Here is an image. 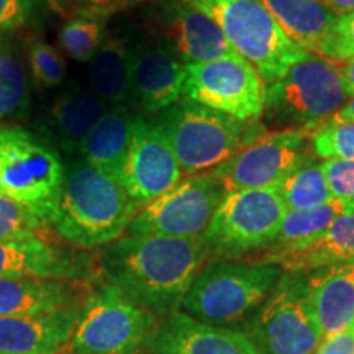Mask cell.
<instances>
[{
  "label": "cell",
  "instance_id": "obj_1",
  "mask_svg": "<svg viewBox=\"0 0 354 354\" xmlns=\"http://www.w3.org/2000/svg\"><path fill=\"white\" fill-rule=\"evenodd\" d=\"M210 251L203 238L123 236L104 246L99 271L105 282L140 307L167 317L183 300Z\"/></svg>",
  "mask_w": 354,
  "mask_h": 354
},
{
  "label": "cell",
  "instance_id": "obj_2",
  "mask_svg": "<svg viewBox=\"0 0 354 354\" xmlns=\"http://www.w3.org/2000/svg\"><path fill=\"white\" fill-rule=\"evenodd\" d=\"M138 210L117 179L82 159L64 172L51 227L76 248L107 246L122 238Z\"/></svg>",
  "mask_w": 354,
  "mask_h": 354
},
{
  "label": "cell",
  "instance_id": "obj_3",
  "mask_svg": "<svg viewBox=\"0 0 354 354\" xmlns=\"http://www.w3.org/2000/svg\"><path fill=\"white\" fill-rule=\"evenodd\" d=\"M282 276L284 271L276 264L215 261L198 271L180 312L207 325L241 330Z\"/></svg>",
  "mask_w": 354,
  "mask_h": 354
},
{
  "label": "cell",
  "instance_id": "obj_4",
  "mask_svg": "<svg viewBox=\"0 0 354 354\" xmlns=\"http://www.w3.org/2000/svg\"><path fill=\"white\" fill-rule=\"evenodd\" d=\"M158 125L185 176L215 171L266 133L256 120L241 122L189 99L165 110Z\"/></svg>",
  "mask_w": 354,
  "mask_h": 354
},
{
  "label": "cell",
  "instance_id": "obj_5",
  "mask_svg": "<svg viewBox=\"0 0 354 354\" xmlns=\"http://www.w3.org/2000/svg\"><path fill=\"white\" fill-rule=\"evenodd\" d=\"M215 21L232 50L246 59L263 82H277L308 55L284 33L258 0H183Z\"/></svg>",
  "mask_w": 354,
  "mask_h": 354
},
{
  "label": "cell",
  "instance_id": "obj_6",
  "mask_svg": "<svg viewBox=\"0 0 354 354\" xmlns=\"http://www.w3.org/2000/svg\"><path fill=\"white\" fill-rule=\"evenodd\" d=\"M348 100L338 63L308 53L266 87L263 113L268 120L290 127L289 130L312 135Z\"/></svg>",
  "mask_w": 354,
  "mask_h": 354
},
{
  "label": "cell",
  "instance_id": "obj_7",
  "mask_svg": "<svg viewBox=\"0 0 354 354\" xmlns=\"http://www.w3.org/2000/svg\"><path fill=\"white\" fill-rule=\"evenodd\" d=\"M64 166L59 154L33 133L0 127V192L28 209L44 225L53 223Z\"/></svg>",
  "mask_w": 354,
  "mask_h": 354
},
{
  "label": "cell",
  "instance_id": "obj_8",
  "mask_svg": "<svg viewBox=\"0 0 354 354\" xmlns=\"http://www.w3.org/2000/svg\"><path fill=\"white\" fill-rule=\"evenodd\" d=\"M156 315L105 282L91 290L79 308L69 342L71 354H138L149 348Z\"/></svg>",
  "mask_w": 354,
  "mask_h": 354
},
{
  "label": "cell",
  "instance_id": "obj_9",
  "mask_svg": "<svg viewBox=\"0 0 354 354\" xmlns=\"http://www.w3.org/2000/svg\"><path fill=\"white\" fill-rule=\"evenodd\" d=\"M241 331L259 354H315L323 335L310 305L305 272H284Z\"/></svg>",
  "mask_w": 354,
  "mask_h": 354
},
{
  "label": "cell",
  "instance_id": "obj_10",
  "mask_svg": "<svg viewBox=\"0 0 354 354\" xmlns=\"http://www.w3.org/2000/svg\"><path fill=\"white\" fill-rule=\"evenodd\" d=\"M287 209L277 187L228 192L216 209L203 241L223 259L268 250L276 241Z\"/></svg>",
  "mask_w": 354,
  "mask_h": 354
},
{
  "label": "cell",
  "instance_id": "obj_11",
  "mask_svg": "<svg viewBox=\"0 0 354 354\" xmlns=\"http://www.w3.org/2000/svg\"><path fill=\"white\" fill-rule=\"evenodd\" d=\"M225 196L223 184L212 172L189 176L141 207L127 230L128 236L203 238Z\"/></svg>",
  "mask_w": 354,
  "mask_h": 354
},
{
  "label": "cell",
  "instance_id": "obj_12",
  "mask_svg": "<svg viewBox=\"0 0 354 354\" xmlns=\"http://www.w3.org/2000/svg\"><path fill=\"white\" fill-rule=\"evenodd\" d=\"M264 91L256 69L236 53L209 63L185 64L184 95L241 122L263 115Z\"/></svg>",
  "mask_w": 354,
  "mask_h": 354
},
{
  "label": "cell",
  "instance_id": "obj_13",
  "mask_svg": "<svg viewBox=\"0 0 354 354\" xmlns=\"http://www.w3.org/2000/svg\"><path fill=\"white\" fill-rule=\"evenodd\" d=\"M307 138L310 135L304 130L266 131L212 174L218 177L227 194L277 187L302 159Z\"/></svg>",
  "mask_w": 354,
  "mask_h": 354
},
{
  "label": "cell",
  "instance_id": "obj_14",
  "mask_svg": "<svg viewBox=\"0 0 354 354\" xmlns=\"http://www.w3.org/2000/svg\"><path fill=\"white\" fill-rule=\"evenodd\" d=\"M179 162L158 123L133 117L131 136L118 183L136 205L153 202L180 183Z\"/></svg>",
  "mask_w": 354,
  "mask_h": 354
},
{
  "label": "cell",
  "instance_id": "obj_15",
  "mask_svg": "<svg viewBox=\"0 0 354 354\" xmlns=\"http://www.w3.org/2000/svg\"><path fill=\"white\" fill-rule=\"evenodd\" d=\"M94 274L92 261L79 251L59 248L43 238L0 241V279H61L86 282Z\"/></svg>",
  "mask_w": 354,
  "mask_h": 354
},
{
  "label": "cell",
  "instance_id": "obj_16",
  "mask_svg": "<svg viewBox=\"0 0 354 354\" xmlns=\"http://www.w3.org/2000/svg\"><path fill=\"white\" fill-rule=\"evenodd\" d=\"M185 64L166 43L133 48L130 97L145 113L165 112L184 95Z\"/></svg>",
  "mask_w": 354,
  "mask_h": 354
},
{
  "label": "cell",
  "instance_id": "obj_17",
  "mask_svg": "<svg viewBox=\"0 0 354 354\" xmlns=\"http://www.w3.org/2000/svg\"><path fill=\"white\" fill-rule=\"evenodd\" d=\"M149 351L153 354H259L245 331L207 325L177 312L159 323Z\"/></svg>",
  "mask_w": 354,
  "mask_h": 354
},
{
  "label": "cell",
  "instance_id": "obj_18",
  "mask_svg": "<svg viewBox=\"0 0 354 354\" xmlns=\"http://www.w3.org/2000/svg\"><path fill=\"white\" fill-rule=\"evenodd\" d=\"M166 44L184 64H201L233 55L228 39L214 20L183 0L162 3Z\"/></svg>",
  "mask_w": 354,
  "mask_h": 354
},
{
  "label": "cell",
  "instance_id": "obj_19",
  "mask_svg": "<svg viewBox=\"0 0 354 354\" xmlns=\"http://www.w3.org/2000/svg\"><path fill=\"white\" fill-rule=\"evenodd\" d=\"M81 305L21 317H0V353L61 354L69 346Z\"/></svg>",
  "mask_w": 354,
  "mask_h": 354
},
{
  "label": "cell",
  "instance_id": "obj_20",
  "mask_svg": "<svg viewBox=\"0 0 354 354\" xmlns=\"http://www.w3.org/2000/svg\"><path fill=\"white\" fill-rule=\"evenodd\" d=\"M308 299L323 338L354 325V261L305 272Z\"/></svg>",
  "mask_w": 354,
  "mask_h": 354
},
{
  "label": "cell",
  "instance_id": "obj_21",
  "mask_svg": "<svg viewBox=\"0 0 354 354\" xmlns=\"http://www.w3.org/2000/svg\"><path fill=\"white\" fill-rule=\"evenodd\" d=\"M86 282L61 279H0V317H21L81 305Z\"/></svg>",
  "mask_w": 354,
  "mask_h": 354
},
{
  "label": "cell",
  "instance_id": "obj_22",
  "mask_svg": "<svg viewBox=\"0 0 354 354\" xmlns=\"http://www.w3.org/2000/svg\"><path fill=\"white\" fill-rule=\"evenodd\" d=\"M109 105L94 92L73 86L63 92L48 113V130L64 151H79L86 136L94 130Z\"/></svg>",
  "mask_w": 354,
  "mask_h": 354
},
{
  "label": "cell",
  "instance_id": "obj_23",
  "mask_svg": "<svg viewBox=\"0 0 354 354\" xmlns=\"http://www.w3.org/2000/svg\"><path fill=\"white\" fill-rule=\"evenodd\" d=\"M351 212H354L353 207L338 198L310 210H287L276 241L268 248L258 263L279 266L282 259L299 253L320 238L335 220Z\"/></svg>",
  "mask_w": 354,
  "mask_h": 354
},
{
  "label": "cell",
  "instance_id": "obj_24",
  "mask_svg": "<svg viewBox=\"0 0 354 354\" xmlns=\"http://www.w3.org/2000/svg\"><path fill=\"white\" fill-rule=\"evenodd\" d=\"M292 41L312 55H320L336 15L318 0H258Z\"/></svg>",
  "mask_w": 354,
  "mask_h": 354
},
{
  "label": "cell",
  "instance_id": "obj_25",
  "mask_svg": "<svg viewBox=\"0 0 354 354\" xmlns=\"http://www.w3.org/2000/svg\"><path fill=\"white\" fill-rule=\"evenodd\" d=\"M131 125L133 117L123 105L110 107L81 143L79 153L84 161L118 180L130 145Z\"/></svg>",
  "mask_w": 354,
  "mask_h": 354
},
{
  "label": "cell",
  "instance_id": "obj_26",
  "mask_svg": "<svg viewBox=\"0 0 354 354\" xmlns=\"http://www.w3.org/2000/svg\"><path fill=\"white\" fill-rule=\"evenodd\" d=\"M133 48L122 38H105L88 64L91 91L109 107L123 105L130 97Z\"/></svg>",
  "mask_w": 354,
  "mask_h": 354
},
{
  "label": "cell",
  "instance_id": "obj_27",
  "mask_svg": "<svg viewBox=\"0 0 354 354\" xmlns=\"http://www.w3.org/2000/svg\"><path fill=\"white\" fill-rule=\"evenodd\" d=\"M354 261V212L339 216L331 227L299 253L279 263L284 272H312L331 264Z\"/></svg>",
  "mask_w": 354,
  "mask_h": 354
},
{
  "label": "cell",
  "instance_id": "obj_28",
  "mask_svg": "<svg viewBox=\"0 0 354 354\" xmlns=\"http://www.w3.org/2000/svg\"><path fill=\"white\" fill-rule=\"evenodd\" d=\"M287 210H310L333 201L322 162L305 153L277 185Z\"/></svg>",
  "mask_w": 354,
  "mask_h": 354
},
{
  "label": "cell",
  "instance_id": "obj_29",
  "mask_svg": "<svg viewBox=\"0 0 354 354\" xmlns=\"http://www.w3.org/2000/svg\"><path fill=\"white\" fill-rule=\"evenodd\" d=\"M30 100L28 77L21 57L0 35V125L20 118Z\"/></svg>",
  "mask_w": 354,
  "mask_h": 354
},
{
  "label": "cell",
  "instance_id": "obj_30",
  "mask_svg": "<svg viewBox=\"0 0 354 354\" xmlns=\"http://www.w3.org/2000/svg\"><path fill=\"white\" fill-rule=\"evenodd\" d=\"M109 15L91 10H77L59 30L63 50L79 63H91L105 41V20Z\"/></svg>",
  "mask_w": 354,
  "mask_h": 354
},
{
  "label": "cell",
  "instance_id": "obj_31",
  "mask_svg": "<svg viewBox=\"0 0 354 354\" xmlns=\"http://www.w3.org/2000/svg\"><path fill=\"white\" fill-rule=\"evenodd\" d=\"M310 140L313 153L323 161H354V122L328 120Z\"/></svg>",
  "mask_w": 354,
  "mask_h": 354
},
{
  "label": "cell",
  "instance_id": "obj_32",
  "mask_svg": "<svg viewBox=\"0 0 354 354\" xmlns=\"http://www.w3.org/2000/svg\"><path fill=\"white\" fill-rule=\"evenodd\" d=\"M28 63L32 71L33 81L43 88L59 86L66 77V61L51 44L39 41L30 43Z\"/></svg>",
  "mask_w": 354,
  "mask_h": 354
},
{
  "label": "cell",
  "instance_id": "obj_33",
  "mask_svg": "<svg viewBox=\"0 0 354 354\" xmlns=\"http://www.w3.org/2000/svg\"><path fill=\"white\" fill-rule=\"evenodd\" d=\"M43 223L28 209L0 192V241L37 234Z\"/></svg>",
  "mask_w": 354,
  "mask_h": 354
},
{
  "label": "cell",
  "instance_id": "obj_34",
  "mask_svg": "<svg viewBox=\"0 0 354 354\" xmlns=\"http://www.w3.org/2000/svg\"><path fill=\"white\" fill-rule=\"evenodd\" d=\"M318 56L335 61V63H339V61L346 63L354 59V12L346 15H336L328 38Z\"/></svg>",
  "mask_w": 354,
  "mask_h": 354
},
{
  "label": "cell",
  "instance_id": "obj_35",
  "mask_svg": "<svg viewBox=\"0 0 354 354\" xmlns=\"http://www.w3.org/2000/svg\"><path fill=\"white\" fill-rule=\"evenodd\" d=\"M322 166L333 198L354 209V161H323Z\"/></svg>",
  "mask_w": 354,
  "mask_h": 354
},
{
  "label": "cell",
  "instance_id": "obj_36",
  "mask_svg": "<svg viewBox=\"0 0 354 354\" xmlns=\"http://www.w3.org/2000/svg\"><path fill=\"white\" fill-rule=\"evenodd\" d=\"M38 0H0V35L24 26L32 19Z\"/></svg>",
  "mask_w": 354,
  "mask_h": 354
},
{
  "label": "cell",
  "instance_id": "obj_37",
  "mask_svg": "<svg viewBox=\"0 0 354 354\" xmlns=\"http://www.w3.org/2000/svg\"><path fill=\"white\" fill-rule=\"evenodd\" d=\"M315 354H354V325L336 335L325 336Z\"/></svg>",
  "mask_w": 354,
  "mask_h": 354
},
{
  "label": "cell",
  "instance_id": "obj_38",
  "mask_svg": "<svg viewBox=\"0 0 354 354\" xmlns=\"http://www.w3.org/2000/svg\"><path fill=\"white\" fill-rule=\"evenodd\" d=\"M74 2H76L77 6H81L79 10H91L109 15L110 12L117 10V8L130 6L135 0H74Z\"/></svg>",
  "mask_w": 354,
  "mask_h": 354
},
{
  "label": "cell",
  "instance_id": "obj_39",
  "mask_svg": "<svg viewBox=\"0 0 354 354\" xmlns=\"http://www.w3.org/2000/svg\"><path fill=\"white\" fill-rule=\"evenodd\" d=\"M318 2L335 15H346L354 12V0H318Z\"/></svg>",
  "mask_w": 354,
  "mask_h": 354
},
{
  "label": "cell",
  "instance_id": "obj_40",
  "mask_svg": "<svg viewBox=\"0 0 354 354\" xmlns=\"http://www.w3.org/2000/svg\"><path fill=\"white\" fill-rule=\"evenodd\" d=\"M339 71H342L344 91H346L348 97L351 99V97H354V59L346 61L343 66H339Z\"/></svg>",
  "mask_w": 354,
  "mask_h": 354
},
{
  "label": "cell",
  "instance_id": "obj_41",
  "mask_svg": "<svg viewBox=\"0 0 354 354\" xmlns=\"http://www.w3.org/2000/svg\"><path fill=\"white\" fill-rule=\"evenodd\" d=\"M330 120L336 122H354V97H351Z\"/></svg>",
  "mask_w": 354,
  "mask_h": 354
},
{
  "label": "cell",
  "instance_id": "obj_42",
  "mask_svg": "<svg viewBox=\"0 0 354 354\" xmlns=\"http://www.w3.org/2000/svg\"><path fill=\"white\" fill-rule=\"evenodd\" d=\"M0 354H3V353H0Z\"/></svg>",
  "mask_w": 354,
  "mask_h": 354
}]
</instances>
